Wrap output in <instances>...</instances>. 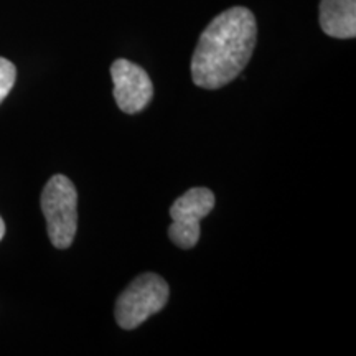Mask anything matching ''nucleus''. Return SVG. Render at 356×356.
Wrapping results in <instances>:
<instances>
[{"mask_svg": "<svg viewBox=\"0 0 356 356\" xmlns=\"http://www.w3.org/2000/svg\"><path fill=\"white\" fill-rule=\"evenodd\" d=\"M111 78L114 83V99L122 113H140L152 99V79L142 66L119 58L111 65Z\"/></svg>", "mask_w": 356, "mask_h": 356, "instance_id": "39448f33", "label": "nucleus"}, {"mask_svg": "<svg viewBox=\"0 0 356 356\" xmlns=\"http://www.w3.org/2000/svg\"><path fill=\"white\" fill-rule=\"evenodd\" d=\"M170 289L159 274H140L129 284L115 302V322L124 330H134L167 305Z\"/></svg>", "mask_w": 356, "mask_h": 356, "instance_id": "7ed1b4c3", "label": "nucleus"}, {"mask_svg": "<svg viewBox=\"0 0 356 356\" xmlns=\"http://www.w3.org/2000/svg\"><path fill=\"white\" fill-rule=\"evenodd\" d=\"M42 211L50 241L58 249L70 248L78 229V191L65 175H55L42 191Z\"/></svg>", "mask_w": 356, "mask_h": 356, "instance_id": "f03ea898", "label": "nucleus"}, {"mask_svg": "<svg viewBox=\"0 0 356 356\" xmlns=\"http://www.w3.org/2000/svg\"><path fill=\"white\" fill-rule=\"evenodd\" d=\"M318 22L328 37H356V0H320Z\"/></svg>", "mask_w": 356, "mask_h": 356, "instance_id": "423d86ee", "label": "nucleus"}, {"mask_svg": "<svg viewBox=\"0 0 356 356\" xmlns=\"http://www.w3.org/2000/svg\"><path fill=\"white\" fill-rule=\"evenodd\" d=\"M3 234H6V222H3L2 218H0V241H2Z\"/></svg>", "mask_w": 356, "mask_h": 356, "instance_id": "6e6552de", "label": "nucleus"}, {"mask_svg": "<svg viewBox=\"0 0 356 356\" xmlns=\"http://www.w3.org/2000/svg\"><path fill=\"white\" fill-rule=\"evenodd\" d=\"M17 79V68L12 61L0 56V104L12 91Z\"/></svg>", "mask_w": 356, "mask_h": 356, "instance_id": "0eeeda50", "label": "nucleus"}, {"mask_svg": "<svg viewBox=\"0 0 356 356\" xmlns=\"http://www.w3.org/2000/svg\"><path fill=\"white\" fill-rule=\"evenodd\" d=\"M216 198L211 190L197 186L185 191L173 202L170 208L172 225L168 236L173 244L181 249H191L200 241V221L208 216L215 208Z\"/></svg>", "mask_w": 356, "mask_h": 356, "instance_id": "20e7f679", "label": "nucleus"}, {"mask_svg": "<svg viewBox=\"0 0 356 356\" xmlns=\"http://www.w3.org/2000/svg\"><path fill=\"white\" fill-rule=\"evenodd\" d=\"M256 17L231 7L210 22L191 56V79L198 88L220 89L243 73L256 48Z\"/></svg>", "mask_w": 356, "mask_h": 356, "instance_id": "f257e3e1", "label": "nucleus"}]
</instances>
